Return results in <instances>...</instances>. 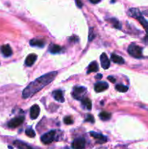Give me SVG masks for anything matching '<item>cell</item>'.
<instances>
[{"label": "cell", "instance_id": "obj_1", "mask_svg": "<svg viewBox=\"0 0 148 149\" xmlns=\"http://www.w3.org/2000/svg\"><path fill=\"white\" fill-rule=\"evenodd\" d=\"M57 75V71H52L48 74L41 76L39 78L36 79L35 81L30 82L23 91V97L26 99L31 97L36 93L40 91L45 86L48 85L49 83L52 82Z\"/></svg>", "mask_w": 148, "mask_h": 149}, {"label": "cell", "instance_id": "obj_2", "mask_svg": "<svg viewBox=\"0 0 148 149\" xmlns=\"http://www.w3.org/2000/svg\"><path fill=\"white\" fill-rule=\"evenodd\" d=\"M128 15L131 17L136 18V20H139V23H141L144 29H145L147 32H148V21L142 16V13H140L139 9L137 8H131L128 12Z\"/></svg>", "mask_w": 148, "mask_h": 149}, {"label": "cell", "instance_id": "obj_3", "mask_svg": "<svg viewBox=\"0 0 148 149\" xmlns=\"http://www.w3.org/2000/svg\"><path fill=\"white\" fill-rule=\"evenodd\" d=\"M128 52L132 57L136 58H143L142 55V48L135 44H131L128 47Z\"/></svg>", "mask_w": 148, "mask_h": 149}, {"label": "cell", "instance_id": "obj_4", "mask_svg": "<svg viewBox=\"0 0 148 149\" xmlns=\"http://www.w3.org/2000/svg\"><path fill=\"white\" fill-rule=\"evenodd\" d=\"M55 134H56V131L55 130H51L49 132H46L44 135H43L41 138V141L44 144H49L55 140Z\"/></svg>", "mask_w": 148, "mask_h": 149}, {"label": "cell", "instance_id": "obj_5", "mask_svg": "<svg viewBox=\"0 0 148 149\" xmlns=\"http://www.w3.org/2000/svg\"><path fill=\"white\" fill-rule=\"evenodd\" d=\"M86 92V89L84 87H75L73 91V97L76 100H82L84 98V95Z\"/></svg>", "mask_w": 148, "mask_h": 149}, {"label": "cell", "instance_id": "obj_6", "mask_svg": "<svg viewBox=\"0 0 148 149\" xmlns=\"http://www.w3.org/2000/svg\"><path fill=\"white\" fill-rule=\"evenodd\" d=\"M25 120V117L23 116H18V117H15L14 119H12V120H10L8 122V127L10 128H15L17 127L18 126H20V125L23 123Z\"/></svg>", "mask_w": 148, "mask_h": 149}, {"label": "cell", "instance_id": "obj_7", "mask_svg": "<svg viewBox=\"0 0 148 149\" xmlns=\"http://www.w3.org/2000/svg\"><path fill=\"white\" fill-rule=\"evenodd\" d=\"M86 141L84 138H77L72 143L73 149H84L85 148Z\"/></svg>", "mask_w": 148, "mask_h": 149}, {"label": "cell", "instance_id": "obj_8", "mask_svg": "<svg viewBox=\"0 0 148 149\" xmlns=\"http://www.w3.org/2000/svg\"><path fill=\"white\" fill-rule=\"evenodd\" d=\"M90 135L91 137L96 139L97 141V142L100 143H104L107 141V137H105L104 135H102L100 133H97V132H90Z\"/></svg>", "mask_w": 148, "mask_h": 149}, {"label": "cell", "instance_id": "obj_9", "mask_svg": "<svg viewBox=\"0 0 148 149\" xmlns=\"http://www.w3.org/2000/svg\"><path fill=\"white\" fill-rule=\"evenodd\" d=\"M108 88V84L104 81H100L97 82L94 85V90L96 93H102Z\"/></svg>", "mask_w": 148, "mask_h": 149}, {"label": "cell", "instance_id": "obj_10", "mask_svg": "<svg viewBox=\"0 0 148 149\" xmlns=\"http://www.w3.org/2000/svg\"><path fill=\"white\" fill-rule=\"evenodd\" d=\"M100 62H101V65L104 69H107L110 67V63L108 57L107 56L105 53H102L100 56Z\"/></svg>", "mask_w": 148, "mask_h": 149}, {"label": "cell", "instance_id": "obj_11", "mask_svg": "<svg viewBox=\"0 0 148 149\" xmlns=\"http://www.w3.org/2000/svg\"><path fill=\"white\" fill-rule=\"evenodd\" d=\"M40 113V108L38 105H33L30 110V116L31 119H36Z\"/></svg>", "mask_w": 148, "mask_h": 149}, {"label": "cell", "instance_id": "obj_12", "mask_svg": "<svg viewBox=\"0 0 148 149\" xmlns=\"http://www.w3.org/2000/svg\"><path fill=\"white\" fill-rule=\"evenodd\" d=\"M0 49H1V52L3 54V55L5 57H10L12 54V50L11 47L9 45H2Z\"/></svg>", "mask_w": 148, "mask_h": 149}, {"label": "cell", "instance_id": "obj_13", "mask_svg": "<svg viewBox=\"0 0 148 149\" xmlns=\"http://www.w3.org/2000/svg\"><path fill=\"white\" fill-rule=\"evenodd\" d=\"M36 59H37V55L36 54H30L27 56L26 58V61H25V63L28 66H31L33 65L35 62H36Z\"/></svg>", "mask_w": 148, "mask_h": 149}, {"label": "cell", "instance_id": "obj_14", "mask_svg": "<svg viewBox=\"0 0 148 149\" xmlns=\"http://www.w3.org/2000/svg\"><path fill=\"white\" fill-rule=\"evenodd\" d=\"M52 95H53L55 100L59 102V103H63L65 101L63 93H62V92L61 90H55L52 93Z\"/></svg>", "mask_w": 148, "mask_h": 149}, {"label": "cell", "instance_id": "obj_15", "mask_svg": "<svg viewBox=\"0 0 148 149\" xmlns=\"http://www.w3.org/2000/svg\"><path fill=\"white\" fill-rule=\"evenodd\" d=\"M13 144H14L18 149H34L32 148L31 146H30L29 145L26 144V143L23 142V141H18V140L15 141L14 142H13Z\"/></svg>", "mask_w": 148, "mask_h": 149}, {"label": "cell", "instance_id": "obj_16", "mask_svg": "<svg viewBox=\"0 0 148 149\" xmlns=\"http://www.w3.org/2000/svg\"><path fill=\"white\" fill-rule=\"evenodd\" d=\"M30 45L33 47H44L45 45L44 41L39 39H33L30 41Z\"/></svg>", "mask_w": 148, "mask_h": 149}, {"label": "cell", "instance_id": "obj_17", "mask_svg": "<svg viewBox=\"0 0 148 149\" xmlns=\"http://www.w3.org/2000/svg\"><path fill=\"white\" fill-rule=\"evenodd\" d=\"M111 60L114 63L118 64H123L125 61L122 57L119 56V55H116V54H112L111 55Z\"/></svg>", "mask_w": 148, "mask_h": 149}, {"label": "cell", "instance_id": "obj_18", "mask_svg": "<svg viewBox=\"0 0 148 149\" xmlns=\"http://www.w3.org/2000/svg\"><path fill=\"white\" fill-rule=\"evenodd\" d=\"M99 70V67L98 65H97V62L95 61H93L91 62V63L89 64L88 67V71H87V74H89V73L91 72H96Z\"/></svg>", "mask_w": 148, "mask_h": 149}, {"label": "cell", "instance_id": "obj_19", "mask_svg": "<svg viewBox=\"0 0 148 149\" xmlns=\"http://www.w3.org/2000/svg\"><path fill=\"white\" fill-rule=\"evenodd\" d=\"M81 103H82L83 106L84 108H86L88 110H91V108H92V105H91V101L87 97H84V98L81 100Z\"/></svg>", "mask_w": 148, "mask_h": 149}, {"label": "cell", "instance_id": "obj_20", "mask_svg": "<svg viewBox=\"0 0 148 149\" xmlns=\"http://www.w3.org/2000/svg\"><path fill=\"white\" fill-rule=\"evenodd\" d=\"M61 50H62V48L58 45H52L49 47V52L52 54L59 53Z\"/></svg>", "mask_w": 148, "mask_h": 149}, {"label": "cell", "instance_id": "obj_21", "mask_svg": "<svg viewBox=\"0 0 148 149\" xmlns=\"http://www.w3.org/2000/svg\"><path fill=\"white\" fill-rule=\"evenodd\" d=\"M99 116L102 121H107L111 118V113L106 111H102L100 113Z\"/></svg>", "mask_w": 148, "mask_h": 149}, {"label": "cell", "instance_id": "obj_22", "mask_svg": "<svg viewBox=\"0 0 148 149\" xmlns=\"http://www.w3.org/2000/svg\"><path fill=\"white\" fill-rule=\"evenodd\" d=\"M115 89L116 90L120 92V93H126L129 90V87L127 86L123 85V84H117L115 86Z\"/></svg>", "mask_w": 148, "mask_h": 149}, {"label": "cell", "instance_id": "obj_23", "mask_svg": "<svg viewBox=\"0 0 148 149\" xmlns=\"http://www.w3.org/2000/svg\"><path fill=\"white\" fill-rule=\"evenodd\" d=\"M109 20L110 21V23H113V26H114L115 28H116V29H120L121 26H120V23H119V21L117 20V19L111 18V19H109Z\"/></svg>", "mask_w": 148, "mask_h": 149}, {"label": "cell", "instance_id": "obj_24", "mask_svg": "<svg viewBox=\"0 0 148 149\" xmlns=\"http://www.w3.org/2000/svg\"><path fill=\"white\" fill-rule=\"evenodd\" d=\"M26 135L28 136L29 138H33L36 135V133L32 128H28L26 130Z\"/></svg>", "mask_w": 148, "mask_h": 149}, {"label": "cell", "instance_id": "obj_25", "mask_svg": "<svg viewBox=\"0 0 148 149\" xmlns=\"http://www.w3.org/2000/svg\"><path fill=\"white\" fill-rule=\"evenodd\" d=\"M64 122L66 125H72L73 123V120L71 116H66V117L64 118Z\"/></svg>", "mask_w": 148, "mask_h": 149}, {"label": "cell", "instance_id": "obj_26", "mask_svg": "<svg viewBox=\"0 0 148 149\" xmlns=\"http://www.w3.org/2000/svg\"><path fill=\"white\" fill-rule=\"evenodd\" d=\"M86 122H91V123H94V118L92 115L88 114L87 115L86 118L85 119Z\"/></svg>", "mask_w": 148, "mask_h": 149}, {"label": "cell", "instance_id": "obj_27", "mask_svg": "<svg viewBox=\"0 0 148 149\" xmlns=\"http://www.w3.org/2000/svg\"><path fill=\"white\" fill-rule=\"evenodd\" d=\"M75 3H76V5L78 6V7H80V8H81V7H82L83 4H82V2H81V0H75Z\"/></svg>", "mask_w": 148, "mask_h": 149}, {"label": "cell", "instance_id": "obj_28", "mask_svg": "<svg viewBox=\"0 0 148 149\" xmlns=\"http://www.w3.org/2000/svg\"><path fill=\"white\" fill-rule=\"evenodd\" d=\"M107 79H108L109 81H111L112 83H115L116 81V79H115V77H111V76H110V77H107Z\"/></svg>", "mask_w": 148, "mask_h": 149}, {"label": "cell", "instance_id": "obj_29", "mask_svg": "<svg viewBox=\"0 0 148 149\" xmlns=\"http://www.w3.org/2000/svg\"><path fill=\"white\" fill-rule=\"evenodd\" d=\"M89 1L93 4H97L98 2H100V0H89Z\"/></svg>", "mask_w": 148, "mask_h": 149}, {"label": "cell", "instance_id": "obj_30", "mask_svg": "<svg viewBox=\"0 0 148 149\" xmlns=\"http://www.w3.org/2000/svg\"><path fill=\"white\" fill-rule=\"evenodd\" d=\"M102 74H97V76H96L95 79H100L102 78Z\"/></svg>", "mask_w": 148, "mask_h": 149}, {"label": "cell", "instance_id": "obj_31", "mask_svg": "<svg viewBox=\"0 0 148 149\" xmlns=\"http://www.w3.org/2000/svg\"><path fill=\"white\" fill-rule=\"evenodd\" d=\"M144 40H145L146 42H148V34H147L146 36L144 38Z\"/></svg>", "mask_w": 148, "mask_h": 149}]
</instances>
